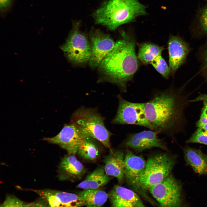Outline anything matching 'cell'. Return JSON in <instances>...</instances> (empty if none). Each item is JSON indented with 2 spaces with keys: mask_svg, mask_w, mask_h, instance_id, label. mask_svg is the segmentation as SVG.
Returning <instances> with one entry per match:
<instances>
[{
  "mask_svg": "<svg viewBox=\"0 0 207 207\" xmlns=\"http://www.w3.org/2000/svg\"><path fill=\"white\" fill-rule=\"evenodd\" d=\"M122 38L115 42L112 50L98 67L105 79L117 85L126 92L128 83L133 80L139 67L135 52V41L123 32Z\"/></svg>",
  "mask_w": 207,
  "mask_h": 207,
  "instance_id": "cell-1",
  "label": "cell"
},
{
  "mask_svg": "<svg viewBox=\"0 0 207 207\" xmlns=\"http://www.w3.org/2000/svg\"><path fill=\"white\" fill-rule=\"evenodd\" d=\"M185 100L179 90L172 87L155 92L145 103L146 116L154 131L166 132L177 127L183 117Z\"/></svg>",
  "mask_w": 207,
  "mask_h": 207,
  "instance_id": "cell-2",
  "label": "cell"
},
{
  "mask_svg": "<svg viewBox=\"0 0 207 207\" xmlns=\"http://www.w3.org/2000/svg\"><path fill=\"white\" fill-rule=\"evenodd\" d=\"M146 14V7L138 0H107L93 13L95 23L111 30Z\"/></svg>",
  "mask_w": 207,
  "mask_h": 207,
  "instance_id": "cell-3",
  "label": "cell"
},
{
  "mask_svg": "<svg viewBox=\"0 0 207 207\" xmlns=\"http://www.w3.org/2000/svg\"><path fill=\"white\" fill-rule=\"evenodd\" d=\"M175 163L172 158L166 154L149 157L140 182V196L152 206L157 207L156 202L149 195V190L170 174Z\"/></svg>",
  "mask_w": 207,
  "mask_h": 207,
  "instance_id": "cell-4",
  "label": "cell"
},
{
  "mask_svg": "<svg viewBox=\"0 0 207 207\" xmlns=\"http://www.w3.org/2000/svg\"><path fill=\"white\" fill-rule=\"evenodd\" d=\"M104 120L94 109L82 107L73 113L71 123L77 127L85 137L98 140L111 150V133L106 127Z\"/></svg>",
  "mask_w": 207,
  "mask_h": 207,
  "instance_id": "cell-5",
  "label": "cell"
},
{
  "mask_svg": "<svg viewBox=\"0 0 207 207\" xmlns=\"http://www.w3.org/2000/svg\"><path fill=\"white\" fill-rule=\"evenodd\" d=\"M79 27V22L74 23L66 42L61 48L69 61L78 65L89 62L91 54L90 42Z\"/></svg>",
  "mask_w": 207,
  "mask_h": 207,
  "instance_id": "cell-6",
  "label": "cell"
},
{
  "mask_svg": "<svg viewBox=\"0 0 207 207\" xmlns=\"http://www.w3.org/2000/svg\"><path fill=\"white\" fill-rule=\"evenodd\" d=\"M182 185L170 174L150 189L149 192L157 202L158 207H185Z\"/></svg>",
  "mask_w": 207,
  "mask_h": 207,
  "instance_id": "cell-7",
  "label": "cell"
},
{
  "mask_svg": "<svg viewBox=\"0 0 207 207\" xmlns=\"http://www.w3.org/2000/svg\"><path fill=\"white\" fill-rule=\"evenodd\" d=\"M117 97L118 106L112 122V123L139 125L154 130L146 116L145 103L132 102L125 100L120 95Z\"/></svg>",
  "mask_w": 207,
  "mask_h": 207,
  "instance_id": "cell-8",
  "label": "cell"
},
{
  "mask_svg": "<svg viewBox=\"0 0 207 207\" xmlns=\"http://www.w3.org/2000/svg\"><path fill=\"white\" fill-rule=\"evenodd\" d=\"M85 137L78 128L71 123L65 124L55 136L44 138L43 140L58 145L66 150L68 154L74 155L77 153L79 147Z\"/></svg>",
  "mask_w": 207,
  "mask_h": 207,
  "instance_id": "cell-9",
  "label": "cell"
},
{
  "mask_svg": "<svg viewBox=\"0 0 207 207\" xmlns=\"http://www.w3.org/2000/svg\"><path fill=\"white\" fill-rule=\"evenodd\" d=\"M91 54L89 61L93 68L98 67L101 62L113 48L115 42L108 34L100 30H91L89 35Z\"/></svg>",
  "mask_w": 207,
  "mask_h": 207,
  "instance_id": "cell-10",
  "label": "cell"
},
{
  "mask_svg": "<svg viewBox=\"0 0 207 207\" xmlns=\"http://www.w3.org/2000/svg\"><path fill=\"white\" fill-rule=\"evenodd\" d=\"M146 162L142 157L127 150L124 157V173L127 184L139 195L140 184Z\"/></svg>",
  "mask_w": 207,
  "mask_h": 207,
  "instance_id": "cell-11",
  "label": "cell"
},
{
  "mask_svg": "<svg viewBox=\"0 0 207 207\" xmlns=\"http://www.w3.org/2000/svg\"><path fill=\"white\" fill-rule=\"evenodd\" d=\"M159 133L158 131L151 130L132 134L126 138L124 145L138 153L155 147L166 150L167 147L163 141L157 137Z\"/></svg>",
  "mask_w": 207,
  "mask_h": 207,
  "instance_id": "cell-12",
  "label": "cell"
},
{
  "mask_svg": "<svg viewBox=\"0 0 207 207\" xmlns=\"http://www.w3.org/2000/svg\"><path fill=\"white\" fill-rule=\"evenodd\" d=\"M51 207H80L84 206L82 197L75 194L50 189H32Z\"/></svg>",
  "mask_w": 207,
  "mask_h": 207,
  "instance_id": "cell-13",
  "label": "cell"
},
{
  "mask_svg": "<svg viewBox=\"0 0 207 207\" xmlns=\"http://www.w3.org/2000/svg\"><path fill=\"white\" fill-rule=\"evenodd\" d=\"M168 47L169 67L172 74H174L185 63L191 49L188 43L178 35L170 37Z\"/></svg>",
  "mask_w": 207,
  "mask_h": 207,
  "instance_id": "cell-14",
  "label": "cell"
},
{
  "mask_svg": "<svg viewBox=\"0 0 207 207\" xmlns=\"http://www.w3.org/2000/svg\"><path fill=\"white\" fill-rule=\"evenodd\" d=\"M108 194L111 207H148L135 192L120 185H115Z\"/></svg>",
  "mask_w": 207,
  "mask_h": 207,
  "instance_id": "cell-15",
  "label": "cell"
},
{
  "mask_svg": "<svg viewBox=\"0 0 207 207\" xmlns=\"http://www.w3.org/2000/svg\"><path fill=\"white\" fill-rule=\"evenodd\" d=\"M69 155L62 158L60 162L58 177L60 180L74 182L81 179L87 170L74 155Z\"/></svg>",
  "mask_w": 207,
  "mask_h": 207,
  "instance_id": "cell-16",
  "label": "cell"
},
{
  "mask_svg": "<svg viewBox=\"0 0 207 207\" xmlns=\"http://www.w3.org/2000/svg\"><path fill=\"white\" fill-rule=\"evenodd\" d=\"M125 156L122 150H112L103 159L106 174L115 177L120 185L125 181L124 173Z\"/></svg>",
  "mask_w": 207,
  "mask_h": 207,
  "instance_id": "cell-17",
  "label": "cell"
},
{
  "mask_svg": "<svg viewBox=\"0 0 207 207\" xmlns=\"http://www.w3.org/2000/svg\"><path fill=\"white\" fill-rule=\"evenodd\" d=\"M184 157L187 163L195 173L207 175V156L199 150L190 147L184 150Z\"/></svg>",
  "mask_w": 207,
  "mask_h": 207,
  "instance_id": "cell-18",
  "label": "cell"
},
{
  "mask_svg": "<svg viewBox=\"0 0 207 207\" xmlns=\"http://www.w3.org/2000/svg\"><path fill=\"white\" fill-rule=\"evenodd\" d=\"M112 179L106 173L104 166H99L88 175L76 187L84 190L97 189L105 185Z\"/></svg>",
  "mask_w": 207,
  "mask_h": 207,
  "instance_id": "cell-19",
  "label": "cell"
},
{
  "mask_svg": "<svg viewBox=\"0 0 207 207\" xmlns=\"http://www.w3.org/2000/svg\"><path fill=\"white\" fill-rule=\"evenodd\" d=\"M191 35L195 39L207 38V5L199 9L190 26Z\"/></svg>",
  "mask_w": 207,
  "mask_h": 207,
  "instance_id": "cell-20",
  "label": "cell"
},
{
  "mask_svg": "<svg viewBox=\"0 0 207 207\" xmlns=\"http://www.w3.org/2000/svg\"><path fill=\"white\" fill-rule=\"evenodd\" d=\"M78 194L87 207H102L108 198V194L99 189H85Z\"/></svg>",
  "mask_w": 207,
  "mask_h": 207,
  "instance_id": "cell-21",
  "label": "cell"
},
{
  "mask_svg": "<svg viewBox=\"0 0 207 207\" xmlns=\"http://www.w3.org/2000/svg\"><path fill=\"white\" fill-rule=\"evenodd\" d=\"M95 139L86 137L79 147L77 152L82 158L88 161H95L98 158L101 153L99 147Z\"/></svg>",
  "mask_w": 207,
  "mask_h": 207,
  "instance_id": "cell-22",
  "label": "cell"
},
{
  "mask_svg": "<svg viewBox=\"0 0 207 207\" xmlns=\"http://www.w3.org/2000/svg\"><path fill=\"white\" fill-rule=\"evenodd\" d=\"M163 47L150 43L141 44L139 47L138 57L144 64L151 63L157 56L161 55Z\"/></svg>",
  "mask_w": 207,
  "mask_h": 207,
  "instance_id": "cell-23",
  "label": "cell"
},
{
  "mask_svg": "<svg viewBox=\"0 0 207 207\" xmlns=\"http://www.w3.org/2000/svg\"><path fill=\"white\" fill-rule=\"evenodd\" d=\"M151 63L156 70L164 78L166 79L168 78L170 70L161 55L154 58Z\"/></svg>",
  "mask_w": 207,
  "mask_h": 207,
  "instance_id": "cell-24",
  "label": "cell"
},
{
  "mask_svg": "<svg viewBox=\"0 0 207 207\" xmlns=\"http://www.w3.org/2000/svg\"><path fill=\"white\" fill-rule=\"evenodd\" d=\"M202 74L207 80V41L201 46L197 53Z\"/></svg>",
  "mask_w": 207,
  "mask_h": 207,
  "instance_id": "cell-25",
  "label": "cell"
},
{
  "mask_svg": "<svg viewBox=\"0 0 207 207\" xmlns=\"http://www.w3.org/2000/svg\"><path fill=\"white\" fill-rule=\"evenodd\" d=\"M187 143H198L207 145V130L198 128L191 137L187 141Z\"/></svg>",
  "mask_w": 207,
  "mask_h": 207,
  "instance_id": "cell-26",
  "label": "cell"
},
{
  "mask_svg": "<svg viewBox=\"0 0 207 207\" xmlns=\"http://www.w3.org/2000/svg\"><path fill=\"white\" fill-rule=\"evenodd\" d=\"M26 204L16 197L8 195L0 207H26Z\"/></svg>",
  "mask_w": 207,
  "mask_h": 207,
  "instance_id": "cell-27",
  "label": "cell"
},
{
  "mask_svg": "<svg viewBox=\"0 0 207 207\" xmlns=\"http://www.w3.org/2000/svg\"><path fill=\"white\" fill-rule=\"evenodd\" d=\"M26 207H51L44 200H39L26 204Z\"/></svg>",
  "mask_w": 207,
  "mask_h": 207,
  "instance_id": "cell-28",
  "label": "cell"
},
{
  "mask_svg": "<svg viewBox=\"0 0 207 207\" xmlns=\"http://www.w3.org/2000/svg\"><path fill=\"white\" fill-rule=\"evenodd\" d=\"M13 0H0V9L1 12L4 13L10 8Z\"/></svg>",
  "mask_w": 207,
  "mask_h": 207,
  "instance_id": "cell-29",
  "label": "cell"
},
{
  "mask_svg": "<svg viewBox=\"0 0 207 207\" xmlns=\"http://www.w3.org/2000/svg\"><path fill=\"white\" fill-rule=\"evenodd\" d=\"M205 101L207 102V94H200L195 99L189 101L190 102L198 101Z\"/></svg>",
  "mask_w": 207,
  "mask_h": 207,
  "instance_id": "cell-30",
  "label": "cell"
},
{
  "mask_svg": "<svg viewBox=\"0 0 207 207\" xmlns=\"http://www.w3.org/2000/svg\"><path fill=\"white\" fill-rule=\"evenodd\" d=\"M203 106L200 116H202L207 118V102L203 101Z\"/></svg>",
  "mask_w": 207,
  "mask_h": 207,
  "instance_id": "cell-31",
  "label": "cell"
},
{
  "mask_svg": "<svg viewBox=\"0 0 207 207\" xmlns=\"http://www.w3.org/2000/svg\"><path fill=\"white\" fill-rule=\"evenodd\" d=\"M207 1V0H206Z\"/></svg>",
  "mask_w": 207,
  "mask_h": 207,
  "instance_id": "cell-32",
  "label": "cell"
}]
</instances>
